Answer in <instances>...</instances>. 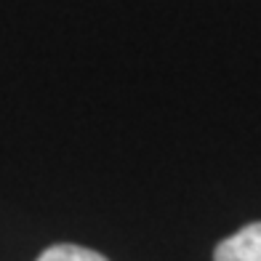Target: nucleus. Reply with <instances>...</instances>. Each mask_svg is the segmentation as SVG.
<instances>
[{"label":"nucleus","mask_w":261,"mask_h":261,"mask_svg":"<svg viewBox=\"0 0 261 261\" xmlns=\"http://www.w3.org/2000/svg\"><path fill=\"white\" fill-rule=\"evenodd\" d=\"M213 261H261V221L248 224L216 245Z\"/></svg>","instance_id":"nucleus-1"},{"label":"nucleus","mask_w":261,"mask_h":261,"mask_svg":"<svg viewBox=\"0 0 261 261\" xmlns=\"http://www.w3.org/2000/svg\"><path fill=\"white\" fill-rule=\"evenodd\" d=\"M38 261H110L107 256L91 251V248H83V245H51L38 256Z\"/></svg>","instance_id":"nucleus-2"}]
</instances>
